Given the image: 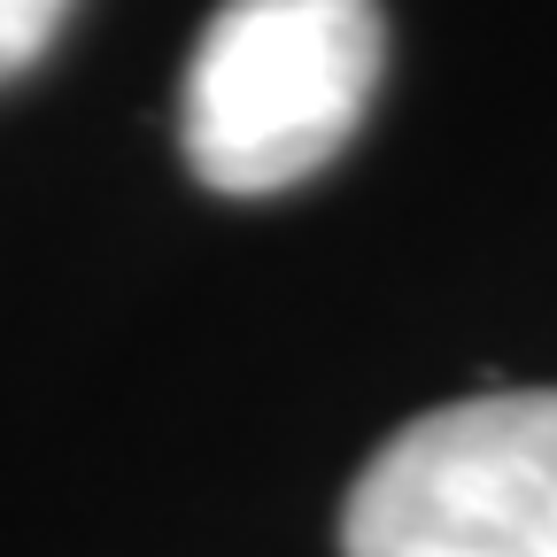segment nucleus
<instances>
[{
  "label": "nucleus",
  "mask_w": 557,
  "mask_h": 557,
  "mask_svg": "<svg viewBox=\"0 0 557 557\" xmlns=\"http://www.w3.org/2000/svg\"><path fill=\"white\" fill-rule=\"evenodd\" d=\"M348 557H557V387L442 403L357 472Z\"/></svg>",
  "instance_id": "obj_2"
},
{
  "label": "nucleus",
  "mask_w": 557,
  "mask_h": 557,
  "mask_svg": "<svg viewBox=\"0 0 557 557\" xmlns=\"http://www.w3.org/2000/svg\"><path fill=\"white\" fill-rule=\"evenodd\" d=\"M387 70L380 0H225L178 78V139L201 186L278 194L357 139Z\"/></svg>",
  "instance_id": "obj_1"
},
{
  "label": "nucleus",
  "mask_w": 557,
  "mask_h": 557,
  "mask_svg": "<svg viewBox=\"0 0 557 557\" xmlns=\"http://www.w3.org/2000/svg\"><path fill=\"white\" fill-rule=\"evenodd\" d=\"M70 9H78V0H0V86L24 78V70L54 47Z\"/></svg>",
  "instance_id": "obj_3"
}]
</instances>
